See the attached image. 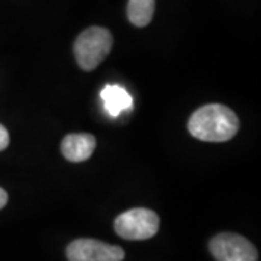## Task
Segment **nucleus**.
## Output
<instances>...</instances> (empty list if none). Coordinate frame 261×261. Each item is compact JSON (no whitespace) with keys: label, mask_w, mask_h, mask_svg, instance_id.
<instances>
[{"label":"nucleus","mask_w":261,"mask_h":261,"mask_svg":"<svg viewBox=\"0 0 261 261\" xmlns=\"http://www.w3.org/2000/svg\"><path fill=\"white\" fill-rule=\"evenodd\" d=\"M187 128L197 140L224 142L235 137L240 128V121L229 108L212 103L195 111L189 119Z\"/></svg>","instance_id":"nucleus-1"},{"label":"nucleus","mask_w":261,"mask_h":261,"mask_svg":"<svg viewBox=\"0 0 261 261\" xmlns=\"http://www.w3.org/2000/svg\"><path fill=\"white\" fill-rule=\"evenodd\" d=\"M112 45V34L106 28L90 27L84 29L74 42L77 64L86 71H92L108 57Z\"/></svg>","instance_id":"nucleus-2"},{"label":"nucleus","mask_w":261,"mask_h":261,"mask_svg":"<svg viewBox=\"0 0 261 261\" xmlns=\"http://www.w3.org/2000/svg\"><path fill=\"white\" fill-rule=\"evenodd\" d=\"M160 218L151 209L135 207L121 214L115 219L116 233L129 241H144L159 232Z\"/></svg>","instance_id":"nucleus-3"},{"label":"nucleus","mask_w":261,"mask_h":261,"mask_svg":"<svg viewBox=\"0 0 261 261\" xmlns=\"http://www.w3.org/2000/svg\"><path fill=\"white\" fill-rule=\"evenodd\" d=\"M209 250L216 261H257L258 251L247 238L238 233L224 232L215 235Z\"/></svg>","instance_id":"nucleus-4"},{"label":"nucleus","mask_w":261,"mask_h":261,"mask_svg":"<svg viewBox=\"0 0 261 261\" xmlns=\"http://www.w3.org/2000/svg\"><path fill=\"white\" fill-rule=\"evenodd\" d=\"M68 261H122L123 248L102 243L99 240L79 238L67 247Z\"/></svg>","instance_id":"nucleus-5"},{"label":"nucleus","mask_w":261,"mask_h":261,"mask_svg":"<svg viewBox=\"0 0 261 261\" xmlns=\"http://www.w3.org/2000/svg\"><path fill=\"white\" fill-rule=\"evenodd\" d=\"M96 148V138L90 134H70L61 142V152L71 163L90 159Z\"/></svg>","instance_id":"nucleus-6"},{"label":"nucleus","mask_w":261,"mask_h":261,"mask_svg":"<svg viewBox=\"0 0 261 261\" xmlns=\"http://www.w3.org/2000/svg\"><path fill=\"white\" fill-rule=\"evenodd\" d=\"M103 106L106 109V112L111 116L116 118L119 116L123 111H128L132 108V96L128 93V90H125L122 86L116 84H109L100 92Z\"/></svg>","instance_id":"nucleus-7"},{"label":"nucleus","mask_w":261,"mask_h":261,"mask_svg":"<svg viewBox=\"0 0 261 261\" xmlns=\"http://www.w3.org/2000/svg\"><path fill=\"white\" fill-rule=\"evenodd\" d=\"M154 10H155V0H129L126 13L132 25L144 28L151 23Z\"/></svg>","instance_id":"nucleus-8"},{"label":"nucleus","mask_w":261,"mask_h":261,"mask_svg":"<svg viewBox=\"0 0 261 261\" xmlns=\"http://www.w3.org/2000/svg\"><path fill=\"white\" fill-rule=\"evenodd\" d=\"M8 145H9V132L0 123V151L8 148Z\"/></svg>","instance_id":"nucleus-9"},{"label":"nucleus","mask_w":261,"mask_h":261,"mask_svg":"<svg viewBox=\"0 0 261 261\" xmlns=\"http://www.w3.org/2000/svg\"><path fill=\"white\" fill-rule=\"evenodd\" d=\"M8 203V193L0 187V209H3Z\"/></svg>","instance_id":"nucleus-10"}]
</instances>
